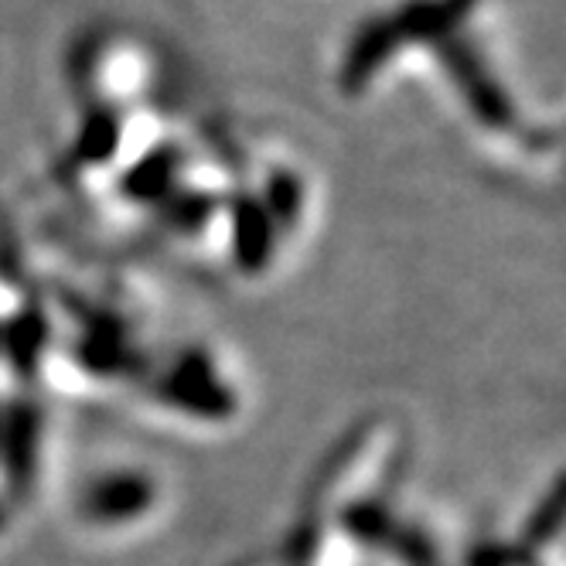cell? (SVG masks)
<instances>
[{
    "instance_id": "cell-1",
    "label": "cell",
    "mask_w": 566,
    "mask_h": 566,
    "mask_svg": "<svg viewBox=\"0 0 566 566\" xmlns=\"http://www.w3.org/2000/svg\"><path fill=\"white\" fill-rule=\"evenodd\" d=\"M157 495L160 489L147 471L116 468L83 484V492L75 499V512L93 530H119V525L147 518L157 505Z\"/></svg>"
},
{
    "instance_id": "cell-3",
    "label": "cell",
    "mask_w": 566,
    "mask_h": 566,
    "mask_svg": "<svg viewBox=\"0 0 566 566\" xmlns=\"http://www.w3.org/2000/svg\"><path fill=\"white\" fill-rule=\"evenodd\" d=\"M38 443H42V413L28 402L4 410V430H0V461H4L8 481L14 492H28L38 471Z\"/></svg>"
},
{
    "instance_id": "cell-4",
    "label": "cell",
    "mask_w": 566,
    "mask_h": 566,
    "mask_svg": "<svg viewBox=\"0 0 566 566\" xmlns=\"http://www.w3.org/2000/svg\"><path fill=\"white\" fill-rule=\"evenodd\" d=\"M4 525H8V509L0 505V530H4Z\"/></svg>"
},
{
    "instance_id": "cell-2",
    "label": "cell",
    "mask_w": 566,
    "mask_h": 566,
    "mask_svg": "<svg viewBox=\"0 0 566 566\" xmlns=\"http://www.w3.org/2000/svg\"><path fill=\"white\" fill-rule=\"evenodd\" d=\"M154 389L165 407L188 417L226 420L235 413V396L229 382L219 376L216 361L201 352H181L168 369L157 373Z\"/></svg>"
},
{
    "instance_id": "cell-5",
    "label": "cell",
    "mask_w": 566,
    "mask_h": 566,
    "mask_svg": "<svg viewBox=\"0 0 566 566\" xmlns=\"http://www.w3.org/2000/svg\"><path fill=\"white\" fill-rule=\"evenodd\" d=\"M0 430H4V410H0Z\"/></svg>"
}]
</instances>
